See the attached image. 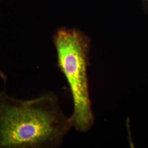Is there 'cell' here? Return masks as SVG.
Listing matches in <instances>:
<instances>
[{"label":"cell","instance_id":"2","mask_svg":"<svg viewBox=\"0 0 148 148\" xmlns=\"http://www.w3.org/2000/svg\"><path fill=\"white\" fill-rule=\"evenodd\" d=\"M53 42L58 66L69 84L73 96L74 112L70 116L73 127L81 132H87L95 122L87 75L90 38L79 30L63 27L54 35Z\"/></svg>","mask_w":148,"mask_h":148},{"label":"cell","instance_id":"1","mask_svg":"<svg viewBox=\"0 0 148 148\" xmlns=\"http://www.w3.org/2000/svg\"><path fill=\"white\" fill-rule=\"evenodd\" d=\"M71 127L53 92L24 101L0 92V148H57Z\"/></svg>","mask_w":148,"mask_h":148},{"label":"cell","instance_id":"3","mask_svg":"<svg viewBox=\"0 0 148 148\" xmlns=\"http://www.w3.org/2000/svg\"><path fill=\"white\" fill-rule=\"evenodd\" d=\"M0 77H1L2 79H3V81H5V82L6 81L7 79V75L1 70V69H0Z\"/></svg>","mask_w":148,"mask_h":148},{"label":"cell","instance_id":"4","mask_svg":"<svg viewBox=\"0 0 148 148\" xmlns=\"http://www.w3.org/2000/svg\"><path fill=\"white\" fill-rule=\"evenodd\" d=\"M142 1L146 5H148V0H142Z\"/></svg>","mask_w":148,"mask_h":148}]
</instances>
